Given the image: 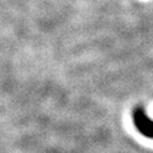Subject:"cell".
<instances>
[{"label":"cell","instance_id":"obj_1","mask_svg":"<svg viewBox=\"0 0 153 153\" xmlns=\"http://www.w3.org/2000/svg\"><path fill=\"white\" fill-rule=\"evenodd\" d=\"M134 123L142 135L153 139V121L141 108H137L134 112Z\"/></svg>","mask_w":153,"mask_h":153}]
</instances>
